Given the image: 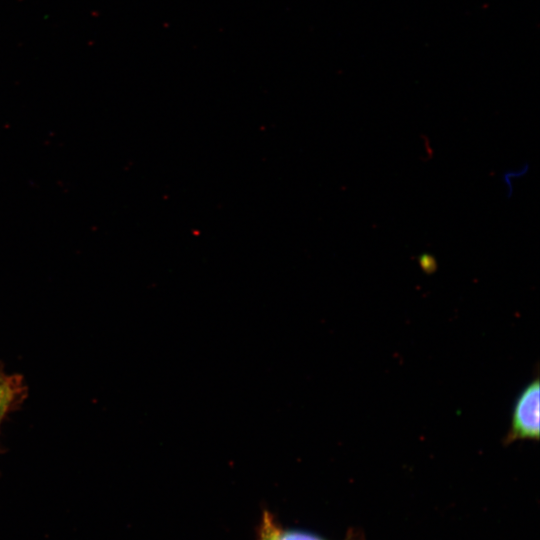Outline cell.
I'll return each mask as SVG.
<instances>
[{"instance_id": "obj_2", "label": "cell", "mask_w": 540, "mask_h": 540, "mask_svg": "<svg viewBox=\"0 0 540 540\" xmlns=\"http://www.w3.org/2000/svg\"><path fill=\"white\" fill-rule=\"evenodd\" d=\"M22 392L20 378L0 373V423Z\"/></svg>"}, {"instance_id": "obj_1", "label": "cell", "mask_w": 540, "mask_h": 540, "mask_svg": "<svg viewBox=\"0 0 540 540\" xmlns=\"http://www.w3.org/2000/svg\"><path fill=\"white\" fill-rule=\"evenodd\" d=\"M540 438V381L536 377L518 395L511 417L510 428L503 439L510 444L517 440Z\"/></svg>"}, {"instance_id": "obj_4", "label": "cell", "mask_w": 540, "mask_h": 540, "mask_svg": "<svg viewBox=\"0 0 540 540\" xmlns=\"http://www.w3.org/2000/svg\"><path fill=\"white\" fill-rule=\"evenodd\" d=\"M419 265L421 269L427 273L432 274L437 269V262L433 255L428 253H423L419 256Z\"/></svg>"}, {"instance_id": "obj_3", "label": "cell", "mask_w": 540, "mask_h": 540, "mask_svg": "<svg viewBox=\"0 0 540 540\" xmlns=\"http://www.w3.org/2000/svg\"><path fill=\"white\" fill-rule=\"evenodd\" d=\"M262 540H322L316 536L299 531L282 530L275 527L269 519L265 520Z\"/></svg>"}]
</instances>
